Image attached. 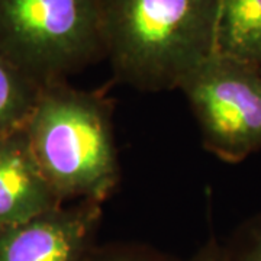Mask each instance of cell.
Returning <instances> with one entry per match:
<instances>
[{
    "label": "cell",
    "mask_w": 261,
    "mask_h": 261,
    "mask_svg": "<svg viewBox=\"0 0 261 261\" xmlns=\"http://www.w3.org/2000/svg\"><path fill=\"white\" fill-rule=\"evenodd\" d=\"M103 57L142 92L178 89L215 53L219 0H99Z\"/></svg>",
    "instance_id": "6da1fadb"
},
{
    "label": "cell",
    "mask_w": 261,
    "mask_h": 261,
    "mask_svg": "<svg viewBox=\"0 0 261 261\" xmlns=\"http://www.w3.org/2000/svg\"><path fill=\"white\" fill-rule=\"evenodd\" d=\"M42 174L61 202H103L119 180L111 105L99 93L45 84L23 126Z\"/></svg>",
    "instance_id": "7a4b0ae2"
},
{
    "label": "cell",
    "mask_w": 261,
    "mask_h": 261,
    "mask_svg": "<svg viewBox=\"0 0 261 261\" xmlns=\"http://www.w3.org/2000/svg\"><path fill=\"white\" fill-rule=\"evenodd\" d=\"M0 53L41 86L103 57L99 0H0Z\"/></svg>",
    "instance_id": "3957f363"
},
{
    "label": "cell",
    "mask_w": 261,
    "mask_h": 261,
    "mask_svg": "<svg viewBox=\"0 0 261 261\" xmlns=\"http://www.w3.org/2000/svg\"><path fill=\"white\" fill-rule=\"evenodd\" d=\"M195 115L205 148L225 163L261 149V70L212 53L178 87Z\"/></svg>",
    "instance_id": "277c9868"
},
{
    "label": "cell",
    "mask_w": 261,
    "mask_h": 261,
    "mask_svg": "<svg viewBox=\"0 0 261 261\" xmlns=\"http://www.w3.org/2000/svg\"><path fill=\"white\" fill-rule=\"evenodd\" d=\"M100 222L102 202L56 206L0 231V261H84Z\"/></svg>",
    "instance_id": "5b68a950"
},
{
    "label": "cell",
    "mask_w": 261,
    "mask_h": 261,
    "mask_svg": "<svg viewBox=\"0 0 261 261\" xmlns=\"http://www.w3.org/2000/svg\"><path fill=\"white\" fill-rule=\"evenodd\" d=\"M63 203L38 166L25 129L0 137V231Z\"/></svg>",
    "instance_id": "8992f818"
},
{
    "label": "cell",
    "mask_w": 261,
    "mask_h": 261,
    "mask_svg": "<svg viewBox=\"0 0 261 261\" xmlns=\"http://www.w3.org/2000/svg\"><path fill=\"white\" fill-rule=\"evenodd\" d=\"M215 51L261 70V0H219Z\"/></svg>",
    "instance_id": "52a82bcc"
},
{
    "label": "cell",
    "mask_w": 261,
    "mask_h": 261,
    "mask_svg": "<svg viewBox=\"0 0 261 261\" xmlns=\"http://www.w3.org/2000/svg\"><path fill=\"white\" fill-rule=\"evenodd\" d=\"M41 89L0 53V137L27 125Z\"/></svg>",
    "instance_id": "ba28073f"
},
{
    "label": "cell",
    "mask_w": 261,
    "mask_h": 261,
    "mask_svg": "<svg viewBox=\"0 0 261 261\" xmlns=\"http://www.w3.org/2000/svg\"><path fill=\"white\" fill-rule=\"evenodd\" d=\"M84 261H178L177 258L142 244L94 245Z\"/></svg>",
    "instance_id": "9c48e42d"
},
{
    "label": "cell",
    "mask_w": 261,
    "mask_h": 261,
    "mask_svg": "<svg viewBox=\"0 0 261 261\" xmlns=\"http://www.w3.org/2000/svg\"><path fill=\"white\" fill-rule=\"evenodd\" d=\"M225 248L232 261H261V215L244 222Z\"/></svg>",
    "instance_id": "30bf717a"
},
{
    "label": "cell",
    "mask_w": 261,
    "mask_h": 261,
    "mask_svg": "<svg viewBox=\"0 0 261 261\" xmlns=\"http://www.w3.org/2000/svg\"><path fill=\"white\" fill-rule=\"evenodd\" d=\"M190 261H232L225 245L211 240Z\"/></svg>",
    "instance_id": "8fae6325"
}]
</instances>
